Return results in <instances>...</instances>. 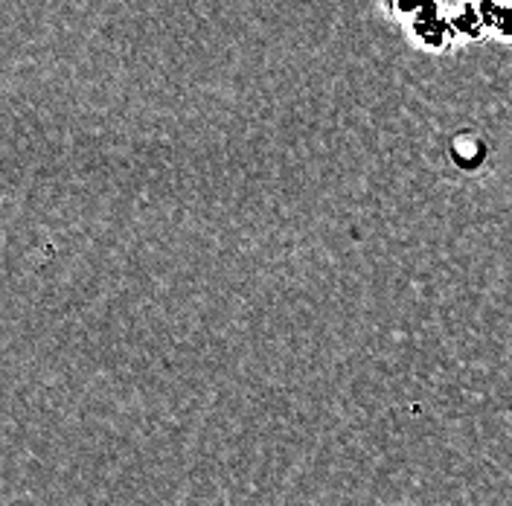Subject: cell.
<instances>
[{"mask_svg": "<svg viewBox=\"0 0 512 506\" xmlns=\"http://www.w3.org/2000/svg\"><path fill=\"white\" fill-rule=\"evenodd\" d=\"M379 3H382L384 12H387L393 21H399L402 27H408L416 15L425 12L434 0H379Z\"/></svg>", "mask_w": 512, "mask_h": 506, "instance_id": "6da1fadb", "label": "cell"}]
</instances>
